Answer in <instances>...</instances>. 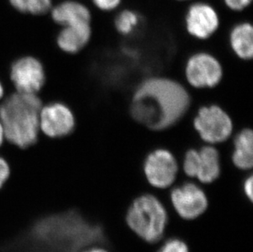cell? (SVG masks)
<instances>
[{
  "instance_id": "cell-1",
  "label": "cell",
  "mask_w": 253,
  "mask_h": 252,
  "mask_svg": "<svg viewBox=\"0 0 253 252\" xmlns=\"http://www.w3.org/2000/svg\"><path fill=\"white\" fill-rule=\"evenodd\" d=\"M189 93L175 81L151 78L137 88L132 103L134 118L153 129H164L176 123L189 108Z\"/></svg>"
},
{
  "instance_id": "cell-2",
  "label": "cell",
  "mask_w": 253,
  "mask_h": 252,
  "mask_svg": "<svg viewBox=\"0 0 253 252\" xmlns=\"http://www.w3.org/2000/svg\"><path fill=\"white\" fill-rule=\"evenodd\" d=\"M42 103L35 93L17 92L0 106V122L4 137L21 148L36 143Z\"/></svg>"
},
{
  "instance_id": "cell-3",
  "label": "cell",
  "mask_w": 253,
  "mask_h": 252,
  "mask_svg": "<svg viewBox=\"0 0 253 252\" xmlns=\"http://www.w3.org/2000/svg\"><path fill=\"white\" fill-rule=\"evenodd\" d=\"M168 219V210L163 202L148 193L135 198L126 214L130 230L148 243H158L163 238Z\"/></svg>"
},
{
  "instance_id": "cell-4",
  "label": "cell",
  "mask_w": 253,
  "mask_h": 252,
  "mask_svg": "<svg viewBox=\"0 0 253 252\" xmlns=\"http://www.w3.org/2000/svg\"><path fill=\"white\" fill-rule=\"evenodd\" d=\"M194 126L201 138L211 145L227 140L233 131L231 118L216 105L202 107L194 119Z\"/></svg>"
},
{
  "instance_id": "cell-5",
  "label": "cell",
  "mask_w": 253,
  "mask_h": 252,
  "mask_svg": "<svg viewBox=\"0 0 253 252\" xmlns=\"http://www.w3.org/2000/svg\"><path fill=\"white\" fill-rule=\"evenodd\" d=\"M179 171L176 159L169 151L157 149L151 152L143 164V173L153 188L166 189L174 183Z\"/></svg>"
},
{
  "instance_id": "cell-6",
  "label": "cell",
  "mask_w": 253,
  "mask_h": 252,
  "mask_svg": "<svg viewBox=\"0 0 253 252\" xmlns=\"http://www.w3.org/2000/svg\"><path fill=\"white\" fill-rule=\"evenodd\" d=\"M169 199L177 214L185 220L196 219L208 207V196L196 183H183L174 188Z\"/></svg>"
},
{
  "instance_id": "cell-7",
  "label": "cell",
  "mask_w": 253,
  "mask_h": 252,
  "mask_svg": "<svg viewBox=\"0 0 253 252\" xmlns=\"http://www.w3.org/2000/svg\"><path fill=\"white\" fill-rule=\"evenodd\" d=\"M185 76L193 87L213 88L222 79V67L212 55L199 52L193 55L187 62Z\"/></svg>"
},
{
  "instance_id": "cell-8",
  "label": "cell",
  "mask_w": 253,
  "mask_h": 252,
  "mask_svg": "<svg viewBox=\"0 0 253 252\" xmlns=\"http://www.w3.org/2000/svg\"><path fill=\"white\" fill-rule=\"evenodd\" d=\"M11 78L18 92L35 94L45 81L43 66L31 57L21 58L12 65Z\"/></svg>"
},
{
  "instance_id": "cell-9",
  "label": "cell",
  "mask_w": 253,
  "mask_h": 252,
  "mask_svg": "<svg viewBox=\"0 0 253 252\" xmlns=\"http://www.w3.org/2000/svg\"><path fill=\"white\" fill-rule=\"evenodd\" d=\"M187 31L199 40H207L215 33L220 19L215 8L206 2H195L189 7L185 17Z\"/></svg>"
},
{
  "instance_id": "cell-10",
  "label": "cell",
  "mask_w": 253,
  "mask_h": 252,
  "mask_svg": "<svg viewBox=\"0 0 253 252\" xmlns=\"http://www.w3.org/2000/svg\"><path fill=\"white\" fill-rule=\"evenodd\" d=\"M75 127V117L65 105L53 103L41 108L40 128L46 135L58 138L69 134Z\"/></svg>"
},
{
  "instance_id": "cell-11",
  "label": "cell",
  "mask_w": 253,
  "mask_h": 252,
  "mask_svg": "<svg viewBox=\"0 0 253 252\" xmlns=\"http://www.w3.org/2000/svg\"><path fill=\"white\" fill-rule=\"evenodd\" d=\"M52 17L62 26L90 23L91 13L88 7L77 1H65L52 9Z\"/></svg>"
},
{
  "instance_id": "cell-12",
  "label": "cell",
  "mask_w": 253,
  "mask_h": 252,
  "mask_svg": "<svg viewBox=\"0 0 253 252\" xmlns=\"http://www.w3.org/2000/svg\"><path fill=\"white\" fill-rule=\"evenodd\" d=\"M63 27L57 37V44L65 52L70 53L79 52L90 40V23H81Z\"/></svg>"
},
{
  "instance_id": "cell-13",
  "label": "cell",
  "mask_w": 253,
  "mask_h": 252,
  "mask_svg": "<svg viewBox=\"0 0 253 252\" xmlns=\"http://www.w3.org/2000/svg\"><path fill=\"white\" fill-rule=\"evenodd\" d=\"M220 174L219 152L212 146H206L199 151V167L196 178L201 183H211Z\"/></svg>"
},
{
  "instance_id": "cell-14",
  "label": "cell",
  "mask_w": 253,
  "mask_h": 252,
  "mask_svg": "<svg viewBox=\"0 0 253 252\" xmlns=\"http://www.w3.org/2000/svg\"><path fill=\"white\" fill-rule=\"evenodd\" d=\"M230 45L234 53L242 59H252L253 55V28L244 22L234 26L230 33Z\"/></svg>"
},
{
  "instance_id": "cell-15",
  "label": "cell",
  "mask_w": 253,
  "mask_h": 252,
  "mask_svg": "<svg viewBox=\"0 0 253 252\" xmlns=\"http://www.w3.org/2000/svg\"><path fill=\"white\" fill-rule=\"evenodd\" d=\"M232 160L237 168L243 170L251 169L253 165V134L251 129H244L234 140Z\"/></svg>"
},
{
  "instance_id": "cell-16",
  "label": "cell",
  "mask_w": 253,
  "mask_h": 252,
  "mask_svg": "<svg viewBox=\"0 0 253 252\" xmlns=\"http://www.w3.org/2000/svg\"><path fill=\"white\" fill-rule=\"evenodd\" d=\"M9 2L20 12L34 15L44 14L52 7V0H9Z\"/></svg>"
},
{
  "instance_id": "cell-17",
  "label": "cell",
  "mask_w": 253,
  "mask_h": 252,
  "mask_svg": "<svg viewBox=\"0 0 253 252\" xmlns=\"http://www.w3.org/2000/svg\"><path fill=\"white\" fill-rule=\"evenodd\" d=\"M139 23V15L131 10H124L117 15L115 26L122 35H129L134 31Z\"/></svg>"
},
{
  "instance_id": "cell-18",
  "label": "cell",
  "mask_w": 253,
  "mask_h": 252,
  "mask_svg": "<svg viewBox=\"0 0 253 252\" xmlns=\"http://www.w3.org/2000/svg\"><path fill=\"white\" fill-rule=\"evenodd\" d=\"M199 167V151L191 149L186 152L183 162V169L187 176L196 178Z\"/></svg>"
},
{
  "instance_id": "cell-19",
  "label": "cell",
  "mask_w": 253,
  "mask_h": 252,
  "mask_svg": "<svg viewBox=\"0 0 253 252\" xmlns=\"http://www.w3.org/2000/svg\"><path fill=\"white\" fill-rule=\"evenodd\" d=\"M158 252H189V248L181 239L170 238L161 246Z\"/></svg>"
},
{
  "instance_id": "cell-20",
  "label": "cell",
  "mask_w": 253,
  "mask_h": 252,
  "mask_svg": "<svg viewBox=\"0 0 253 252\" xmlns=\"http://www.w3.org/2000/svg\"><path fill=\"white\" fill-rule=\"evenodd\" d=\"M92 1L98 9L105 11V12L116 9L122 2V0H92Z\"/></svg>"
},
{
  "instance_id": "cell-21",
  "label": "cell",
  "mask_w": 253,
  "mask_h": 252,
  "mask_svg": "<svg viewBox=\"0 0 253 252\" xmlns=\"http://www.w3.org/2000/svg\"><path fill=\"white\" fill-rule=\"evenodd\" d=\"M11 175V167L6 160L0 157V189L3 187Z\"/></svg>"
},
{
  "instance_id": "cell-22",
  "label": "cell",
  "mask_w": 253,
  "mask_h": 252,
  "mask_svg": "<svg viewBox=\"0 0 253 252\" xmlns=\"http://www.w3.org/2000/svg\"><path fill=\"white\" fill-rule=\"evenodd\" d=\"M227 7L233 11H242L251 4L253 0H224Z\"/></svg>"
},
{
  "instance_id": "cell-23",
  "label": "cell",
  "mask_w": 253,
  "mask_h": 252,
  "mask_svg": "<svg viewBox=\"0 0 253 252\" xmlns=\"http://www.w3.org/2000/svg\"><path fill=\"white\" fill-rule=\"evenodd\" d=\"M244 194L246 196V198L250 201V202H253V175H249L248 178L245 179L244 183Z\"/></svg>"
},
{
  "instance_id": "cell-24",
  "label": "cell",
  "mask_w": 253,
  "mask_h": 252,
  "mask_svg": "<svg viewBox=\"0 0 253 252\" xmlns=\"http://www.w3.org/2000/svg\"><path fill=\"white\" fill-rule=\"evenodd\" d=\"M79 252H110L105 248H101V247H90V248H84Z\"/></svg>"
},
{
  "instance_id": "cell-25",
  "label": "cell",
  "mask_w": 253,
  "mask_h": 252,
  "mask_svg": "<svg viewBox=\"0 0 253 252\" xmlns=\"http://www.w3.org/2000/svg\"><path fill=\"white\" fill-rule=\"evenodd\" d=\"M3 138H4V132H3V128H2V124H1V122H0V146H1V144L2 143Z\"/></svg>"
},
{
  "instance_id": "cell-26",
  "label": "cell",
  "mask_w": 253,
  "mask_h": 252,
  "mask_svg": "<svg viewBox=\"0 0 253 252\" xmlns=\"http://www.w3.org/2000/svg\"><path fill=\"white\" fill-rule=\"evenodd\" d=\"M3 94V88H2V84H0V98H2Z\"/></svg>"
},
{
  "instance_id": "cell-27",
  "label": "cell",
  "mask_w": 253,
  "mask_h": 252,
  "mask_svg": "<svg viewBox=\"0 0 253 252\" xmlns=\"http://www.w3.org/2000/svg\"><path fill=\"white\" fill-rule=\"evenodd\" d=\"M179 1H186V0H179Z\"/></svg>"
}]
</instances>
